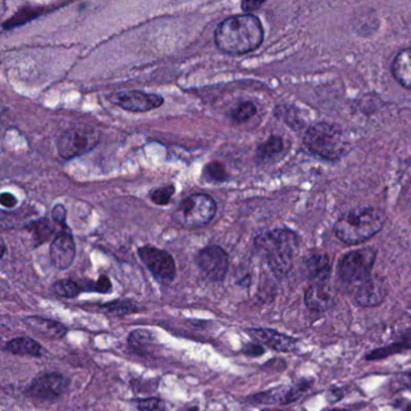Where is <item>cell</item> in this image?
I'll return each mask as SVG.
<instances>
[{
    "label": "cell",
    "mask_w": 411,
    "mask_h": 411,
    "mask_svg": "<svg viewBox=\"0 0 411 411\" xmlns=\"http://www.w3.org/2000/svg\"><path fill=\"white\" fill-rule=\"evenodd\" d=\"M263 411H280V410H263Z\"/></svg>",
    "instance_id": "obj_39"
},
{
    "label": "cell",
    "mask_w": 411,
    "mask_h": 411,
    "mask_svg": "<svg viewBox=\"0 0 411 411\" xmlns=\"http://www.w3.org/2000/svg\"><path fill=\"white\" fill-rule=\"evenodd\" d=\"M138 255L157 280L168 284L175 279V261L166 251L147 245L140 247Z\"/></svg>",
    "instance_id": "obj_8"
},
{
    "label": "cell",
    "mask_w": 411,
    "mask_h": 411,
    "mask_svg": "<svg viewBox=\"0 0 411 411\" xmlns=\"http://www.w3.org/2000/svg\"><path fill=\"white\" fill-rule=\"evenodd\" d=\"M52 219H53L55 223H57L58 226L62 227V228H68L66 223V208L62 206V204H58V206H55V208H53V210H52Z\"/></svg>",
    "instance_id": "obj_30"
},
{
    "label": "cell",
    "mask_w": 411,
    "mask_h": 411,
    "mask_svg": "<svg viewBox=\"0 0 411 411\" xmlns=\"http://www.w3.org/2000/svg\"><path fill=\"white\" fill-rule=\"evenodd\" d=\"M44 8H25V9H21L14 17H11L10 20L8 21L6 23H4V29H10V28H15L17 25H22L28 21H32L33 18H36L38 16H40L41 14L45 12Z\"/></svg>",
    "instance_id": "obj_22"
},
{
    "label": "cell",
    "mask_w": 411,
    "mask_h": 411,
    "mask_svg": "<svg viewBox=\"0 0 411 411\" xmlns=\"http://www.w3.org/2000/svg\"><path fill=\"white\" fill-rule=\"evenodd\" d=\"M111 104L132 112H147L163 105L164 99L158 95L141 90H122L108 96Z\"/></svg>",
    "instance_id": "obj_9"
},
{
    "label": "cell",
    "mask_w": 411,
    "mask_h": 411,
    "mask_svg": "<svg viewBox=\"0 0 411 411\" xmlns=\"http://www.w3.org/2000/svg\"><path fill=\"white\" fill-rule=\"evenodd\" d=\"M263 352H264V349L262 347L261 344H251L244 350V353H246L247 356L252 357L261 356L263 355Z\"/></svg>",
    "instance_id": "obj_33"
},
{
    "label": "cell",
    "mask_w": 411,
    "mask_h": 411,
    "mask_svg": "<svg viewBox=\"0 0 411 411\" xmlns=\"http://www.w3.org/2000/svg\"><path fill=\"white\" fill-rule=\"evenodd\" d=\"M304 145L312 155L328 161H336L345 153L347 144L338 125L316 123L306 131Z\"/></svg>",
    "instance_id": "obj_4"
},
{
    "label": "cell",
    "mask_w": 411,
    "mask_h": 411,
    "mask_svg": "<svg viewBox=\"0 0 411 411\" xmlns=\"http://www.w3.org/2000/svg\"><path fill=\"white\" fill-rule=\"evenodd\" d=\"M28 228L33 234V240H34V245L36 246L46 242L55 232L53 227L51 226L50 222L47 220L34 221L33 223H30Z\"/></svg>",
    "instance_id": "obj_21"
},
{
    "label": "cell",
    "mask_w": 411,
    "mask_h": 411,
    "mask_svg": "<svg viewBox=\"0 0 411 411\" xmlns=\"http://www.w3.org/2000/svg\"><path fill=\"white\" fill-rule=\"evenodd\" d=\"M99 142V136L92 127L76 125L60 136L57 150L63 160H73L93 150Z\"/></svg>",
    "instance_id": "obj_7"
},
{
    "label": "cell",
    "mask_w": 411,
    "mask_h": 411,
    "mask_svg": "<svg viewBox=\"0 0 411 411\" xmlns=\"http://www.w3.org/2000/svg\"><path fill=\"white\" fill-rule=\"evenodd\" d=\"M386 298V287L377 279H368L358 287L355 301L361 306H377Z\"/></svg>",
    "instance_id": "obj_14"
},
{
    "label": "cell",
    "mask_w": 411,
    "mask_h": 411,
    "mask_svg": "<svg viewBox=\"0 0 411 411\" xmlns=\"http://www.w3.org/2000/svg\"><path fill=\"white\" fill-rule=\"evenodd\" d=\"M52 291L55 292L57 296L63 297V298H74L79 296L80 292L84 291L80 284H77L75 281L64 280L57 281L52 286Z\"/></svg>",
    "instance_id": "obj_23"
},
{
    "label": "cell",
    "mask_w": 411,
    "mask_h": 411,
    "mask_svg": "<svg viewBox=\"0 0 411 411\" xmlns=\"http://www.w3.org/2000/svg\"><path fill=\"white\" fill-rule=\"evenodd\" d=\"M136 411H166V406L160 398H144L136 399Z\"/></svg>",
    "instance_id": "obj_28"
},
{
    "label": "cell",
    "mask_w": 411,
    "mask_h": 411,
    "mask_svg": "<svg viewBox=\"0 0 411 411\" xmlns=\"http://www.w3.org/2000/svg\"><path fill=\"white\" fill-rule=\"evenodd\" d=\"M216 203L210 196L196 193L181 201L175 212V220L186 227L206 226L216 214Z\"/></svg>",
    "instance_id": "obj_6"
},
{
    "label": "cell",
    "mask_w": 411,
    "mask_h": 411,
    "mask_svg": "<svg viewBox=\"0 0 411 411\" xmlns=\"http://www.w3.org/2000/svg\"><path fill=\"white\" fill-rule=\"evenodd\" d=\"M304 273L312 284H325L331 275V263L325 255H312L306 261Z\"/></svg>",
    "instance_id": "obj_17"
},
{
    "label": "cell",
    "mask_w": 411,
    "mask_h": 411,
    "mask_svg": "<svg viewBox=\"0 0 411 411\" xmlns=\"http://www.w3.org/2000/svg\"><path fill=\"white\" fill-rule=\"evenodd\" d=\"M75 241L71 232L69 229L60 232L51 242L50 258L52 264L60 271L68 269L75 260Z\"/></svg>",
    "instance_id": "obj_12"
},
{
    "label": "cell",
    "mask_w": 411,
    "mask_h": 411,
    "mask_svg": "<svg viewBox=\"0 0 411 411\" xmlns=\"http://www.w3.org/2000/svg\"><path fill=\"white\" fill-rule=\"evenodd\" d=\"M185 411H199V409H198V406H195V408H190V409Z\"/></svg>",
    "instance_id": "obj_37"
},
{
    "label": "cell",
    "mask_w": 411,
    "mask_h": 411,
    "mask_svg": "<svg viewBox=\"0 0 411 411\" xmlns=\"http://www.w3.org/2000/svg\"><path fill=\"white\" fill-rule=\"evenodd\" d=\"M0 203H1V206H5L8 209H12V208H15L17 206V198H16L12 193H3L1 197H0Z\"/></svg>",
    "instance_id": "obj_32"
},
{
    "label": "cell",
    "mask_w": 411,
    "mask_h": 411,
    "mask_svg": "<svg viewBox=\"0 0 411 411\" xmlns=\"http://www.w3.org/2000/svg\"><path fill=\"white\" fill-rule=\"evenodd\" d=\"M203 175L209 182H223L228 179V174H227L225 166L219 162L208 163L203 171Z\"/></svg>",
    "instance_id": "obj_25"
},
{
    "label": "cell",
    "mask_w": 411,
    "mask_h": 411,
    "mask_svg": "<svg viewBox=\"0 0 411 411\" xmlns=\"http://www.w3.org/2000/svg\"><path fill=\"white\" fill-rule=\"evenodd\" d=\"M196 263L208 279L223 281L229 266V258L222 247L210 245L197 253Z\"/></svg>",
    "instance_id": "obj_10"
},
{
    "label": "cell",
    "mask_w": 411,
    "mask_h": 411,
    "mask_svg": "<svg viewBox=\"0 0 411 411\" xmlns=\"http://www.w3.org/2000/svg\"><path fill=\"white\" fill-rule=\"evenodd\" d=\"M392 74L403 87L411 90V47L401 50L395 57Z\"/></svg>",
    "instance_id": "obj_18"
},
{
    "label": "cell",
    "mask_w": 411,
    "mask_h": 411,
    "mask_svg": "<svg viewBox=\"0 0 411 411\" xmlns=\"http://www.w3.org/2000/svg\"><path fill=\"white\" fill-rule=\"evenodd\" d=\"M257 109L253 103L251 101H244L239 105L236 106V109H233L231 112L232 120L238 123H242L247 120H250L251 117L256 115Z\"/></svg>",
    "instance_id": "obj_26"
},
{
    "label": "cell",
    "mask_w": 411,
    "mask_h": 411,
    "mask_svg": "<svg viewBox=\"0 0 411 411\" xmlns=\"http://www.w3.org/2000/svg\"><path fill=\"white\" fill-rule=\"evenodd\" d=\"M395 384L398 388H411V371L403 373L401 375L397 376Z\"/></svg>",
    "instance_id": "obj_31"
},
{
    "label": "cell",
    "mask_w": 411,
    "mask_h": 411,
    "mask_svg": "<svg viewBox=\"0 0 411 411\" xmlns=\"http://www.w3.org/2000/svg\"><path fill=\"white\" fill-rule=\"evenodd\" d=\"M68 382L57 373L42 374L36 377L27 390V395L41 401H55L66 392Z\"/></svg>",
    "instance_id": "obj_11"
},
{
    "label": "cell",
    "mask_w": 411,
    "mask_h": 411,
    "mask_svg": "<svg viewBox=\"0 0 411 411\" xmlns=\"http://www.w3.org/2000/svg\"><path fill=\"white\" fill-rule=\"evenodd\" d=\"M257 249L266 256L268 266L279 277L288 274L299 247V238L295 232L275 229L257 238Z\"/></svg>",
    "instance_id": "obj_2"
},
{
    "label": "cell",
    "mask_w": 411,
    "mask_h": 411,
    "mask_svg": "<svg viewBox=\"0 0 411 411\" xmlns=\"http://www.w3.org/2000/svg\"><path fill=\"white\" fill-rule=\"evenodd\" d=\"M101 309L111 312V314H115V315H128V314H133V312L140 310L138 304L132 301H111V303L101 306Z\"/></svg>",
    "instance_id": "obj_24"
},
{
    "label": "cell",
    "mask_w": 411,
    "mask_h": 411,
    "mask_svg": "<svg viewBox=\"0 0 411 411\" xmlns=\"http://www.w3.org/2000/svg\"><path fill=\"white\" fill-rule=\"evenodd\" d=\"M27 326L36 332V334L49 338V339H62L66 334V327L60 322L47 320L39 316H28L23 319Z\"/></svg>",
    "instance_id": "obj_15"
},
{
    "label": "cell",
    "mask_w": 411,
    "mask_h": 411,
    "mask_svg": "<svg viewBox=\"0 0 411 411\" xmlns=\"http://www.w3.org/2000/svg\"><path fill=\"white\" fill-rule=\"evenodd\" d=\"M375 260L376 251L371 247L349 252L339 262L338 276L346 285L361 286L363 282L371 279L369 276Z\"/></svg>",
    "instance_id": "obj_5"
},
{
    "label": "cell",
    "mask_w": 411,
    "mask_h": 411,
    "mask_svg": "<svg viewBox=\"0 0 411 411\" xmlns=\"http://www.w3.org/2000/svg\"><path fill=\"white\" fill-rule=\"evenodd\" d=\"M285 153V141L280 136H271L257 149L256 157L260 162L277 161Z\"/></svg>",
    "instance_id": "obj_19"
},
{
    "label": "cell",
    "mask_w": 411,
    "mask_h": 411,
    "mask_svg": "<svg viewBox=\"0 0 411 411\" xmlns=\"http://www.w3.org/2000/svg\"><path fill=\"white\" fill-rule=\"evenodd\" d=\"M385 225V215L374 208L349 211L336 221V236L347 245H357L376 236Z\"/></svg>",
    "instance_id": "obj_3"
},
{
    "label": "cell",
    "mask_w": 411,
    "mask_h": 411,
    "mask_svg": "<svg viewBox=\"0 0 411 411\" xmlns=\"http://www.w3.org/2000/svg\"><path fill=\"white\" fill-rule=\"evenodd\" d=\"M306 304L308 309L316 312H322L326 311L333 303V296H332L329 287L327 286V282L325 284H312L306 292Z\"/></svg>",
    "instance_id": "obj_16"
},
{
    "label": "cell",
    "mask_w": 411,
    "mask_h": 411,
    "mask_svg": "<svg viewBox=\"0 0 411 411\" xmlns=\"http://www.w3.org/2000/svg\"><path fill=\"white\" fill-rule=\"evenodd\" d=\"M5 349L15 355L34 357L40 356L41 350H42L39 342H36L34 339H30L27 336L12 339L6 344Z\"/></svg>",
    "instance_id": "obj_20"
},
{
    "label": "cell",
    "mask_w": 411,
    "mask_h": 411,
    "mask_svg": "<svg viewBox=\"0 0 411 411\" xmlns=\"http://www.w3.org/2000/svg\"><path fill=\"white\" fill-rule=\"evenodd\" d=\"M395 345L397 346L398 352L403 351V350H408V349H410L411 350V336H406L404 340L401 341V342H396Z\"/></svg>",
    "instance_id": "obj_35"
},
{
    "label": "cell",
    "mask_w": 411,
    "mask_h": 411,
    "mask_svg": "<svg viewBox=\"0 0 411 411\" xmlns=\"http://www.w3.org/2000/svg\"><path fill=\"white\" fill-rule=\"evenodd\" d=\"M264 30L258 17L251 14L228 17L217 25L215 44L228 55H245L261 46Z\"/></svg>",
    "instance_id": "obj_1"
},
{
    "label": "cell",
    "mask_w": 411,
    "mask_h": 411,
    "mask_svg": "<svg viewBox=\"0 0 411 411\" xmlns=\"http://www.w3.org/2000/svg\"><path fill=\"white\" fill-rule=\"evenodd\" d=\"M247 334L258 341V344L268 346L271 350L279 352H291L297 347V340L291 336L281 334L279 332L266 328H251Z\"/></svg>",
    "instance_id": "obj_13"
},
{
    "label": "cell",
    "mask_w": 411,
    "mask_h": 411,
    "mask_svg": "<svg viewBox=\"0 0 411 411\" xmlns=\"http://www.w3.org/2000/svg\"><path fill=\"white\" fill-rule=\"evenodd\" d=\"M82 286V285H81ZM84 291H93V292H101V293H106V292L111 291V282L109 280V277L105 275H101L99 277V280L97 282H92V281H87L86 285L82 286Z\"/></svg>",
    "instance_id": "obj_29"
},
{
    "label": "cell",
    "mask_w": 411,
    "mask_h": 411,
    "mask_svg": "<svg viewBox=\"0 0 411 411\" xmlns=\"http://www.w3.org/2000/svg\"><path fill=\"white\" fill-rule=\"evenodd\" d=\"M329 411H349V410H341V409H333V410Z\"/></svg>",
    "instance_id": "obj_38"
},
{
    "label": "cell",
    "mask_w": 411,
    "mask_h": 411,
    "mask_svg": "<svg viewBox=\"0 0 411 411\" xmlns=\"http://www.w3.org/2000/svg\"><path fill=\"white\" fill-rule=\"evenodd\" d=\"M264 3L263 1H242L241 3V9L244 11L257 10L258 8H261Z\"/></svg>",
    "instance_id": "obj_34"
},
{
    "label": "cell",
    "mask_w": 411,
    "mask_h": 411,
    "mask_svg": "<svg viewBox=\"0 0 411 411\" xmlns=\"http://www.w3.org/2000/svg\"><path fill=\"white\" fill-rule=\"evenodd\" d=\"M5 251H6L5 244H4V241H1V258H3V257H4V255H5Z\"/></svg>",
    "instance_id": "obj_36"
},
{
    "label": "cell",
    "mask_w": 411,
    "mask_h": 411,
    "mask_svg": "<svg viewBox=\"0 0 411 411\" xmlns=\"http://www.w3.org/2000/svg\"><path fill=\"white\" fill-rule=\"evenodd\" d=\"M175 193V187L173 185L162 186L150 192V199L157 206H166L171 201V197Z\"/></svg>",
    "instance_id": "obj_27"
}]
</instances>
